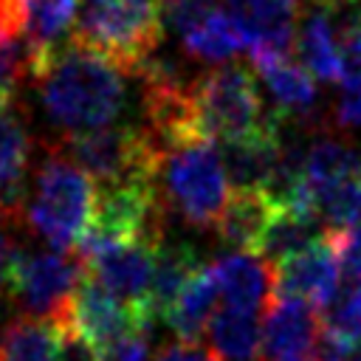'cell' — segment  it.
Segmentation results:
<instances>
[{
	"label": "cell",
	"instance_id": "obj_1",
	"mask_svg": "<svg viewBox=\"0 0 361 361\" xmlns=\"http://www.w3.org/2000/svg\"><path fill=\"white\" fill-rule=\"evenodd\" d=\"M127 71L113 56L71 37L37 65L31 76L37 79L39 99L68 135L90 133L113 124L127 104Z\"/></svg>",
	"mask_w": 361,
	"mask_h": 361
},
{
	"label": "cell",
	"instance_id": "obj_2",
	"mask_svg": "<svg viewBox=\"0 0 361 361\" xmlns=\"http://www.w3.org/2000/svg\"><path fill=\"white\" fill-rule=\"evenodd\" d=\"M158 186L164 203L195 228H217L231 197L223 152L214 147V138L161 144Z\"/></svg>",
	"mask_w": 361,
	"mask_h": 361
},
{
	"label": "cell",
	"instance_id": "obj_3",
	"mask_svg": "<svg viewBox=\"0 0 361 361\" xmlns=\"http://www.w3.org/2000/svg\"><path fill=\"white\" fill-rule=\"evenodd\" d=\"M96 206V180L62 149H54L34 180L25 206L28 226L54 248H79Z\"/></svg>",
	"mask_w": 361,
	"mask_h": 361
},
{
	"label": "cell",
	"instance_id": "obj_4",
	"mask_svg": "<svg viewBox=\"0 0 361 361\" xmlns=\"http://www.w3.org/2000/svg\"><path fill=\"white\" fill-rule=\"evenodd\" d=\"M161 34L164 11L158 0H79L71 37L138 73L152 59Z\"/></svg>",
	"mask_w": 361,
	"mask_h": 361
},
{
	"label": "cell",
	"instance_id": "obj_5",
	"mask_svg": "<svg viewBox=\"0 0 361 361\" xmlns=\"http://www.w3.org/2000/svg\"><path fill=\"white\" fill-rule=\"evenodd\" d=\"M192 104L200 130L209 138L237 141L268 127H276V116L265 113L257 82L248 68L226 65L214 68L192 82Z\"/></svg>",
	"mask_w": 361,
	"mask_h": 361
},
{
	"label": "cell",
	"instance_id": "obj_6",
	"mask_svg": "<svg viewBox=\"0 0 361 361\" xmlns=\"http://www.w3.org/2000/svg\"><path fill=\"white\" fill-rule=\"evenodd\" d=\"M65 152L96 180V186L158 180L161 144L149 130L133 124H107L90 133L68 135Z\"/></svg>",
	"mask_w": 361,
	"mask_h": 361
},
{
	"label": "cell",
	"instance_id": "obj_7",
	"mask_svg": "<svg viewBox=\"0 0 361 361\" xmlns=\"http://www.w3.org/2000/svg\"><path fill=\"white\" fill-rule=\"evenodd\" d=\"M85 279V262L73 259L62 248L20 251L14 248L8 262V288L31 316L62 322L73 302L79 282Z\"/></svg>",
	"mask_w": 361,
	"mask_h": 361
},
{
	"label": "cell",
	"instance_id": "obj_8",
	"mask_svg": "<svg viewBox=\"0 0 361 361\" xmlns=\"http://www.w3.org/2000/svg\"><path fill=\"white\" fill-rule=\"evenodd\" d=\"M161 240H124V243H107L99 248L85 251V274L96 279L107 293H113L127 307L158 319L152 313V276H155V257H158Z\"/></svg>",
	"mask_w": 361,
	"mask_h": 361
},
{
	"label": "cell",
	"instance_id": "obj_9",
	"mask_svg": "<svg viewBox=\"0 0 361 361\" xmlns=\"http://www.w3.org/2000/svg\"><path fill=\"white\" fill-rule=\"evenodd\" d=\"M322 313L296 296H274L262 319V361H319Z\"/></svg>",
	"mask_w": 361,
	"mask_h": 361
},
{
	"label": "cell",
	"instance_id": "obj_10",
	"mask_svg": "<svg viewBox=\"0 0 361 361\" xmlns=\"http://www.w3.org/2000/svg\"><path fill=\"white\" fill-rule=\"evenodd\" d=\"M274 279L276 296L305 299L322 313L341 290V262L336 257L330 234L274 265Z\"/></svg>",
	"mask_w": 361,
	"mask_h": 361
},
{
	"label": "cell",
	"instance_id": "obj_11",
	"mask_svg": "<svg viewBox=\"0 0 361 361\" xmlns=\"http://www.w3.org/2000/svg\"><path fill=\"white\" fill-rule=\"evenodd\" d=\"M99 353V358L113 347V341L135 322V319H149L133 307H127L124 302H118L113 293H107L96 279H90L85 274V279L79 282L73 302L68 307L65 316ZM155 322V319H152Z\"/></svg>",
	"mask_w": 361,
	"mask_h": 361
},
{
	"label": "cell",
	"instance_id": "obj_12",
	"mask_svg": "<svg viewBox=\"0 0 361 361\" xmlns=\"http://www.w3.org/2000/svg\"><path fill=\"white\" fill-rule=\"evenodd\" d=\"M245 37L254 56L290 54L296 45V6L293 0H223Z\"/></svg>",
	"mask_w": 361,
	"mask_h": 361
},
{
	"label": "cell",
	"instance_id": "obj_13",
	"mask_svg": "<svg viewBox=\"0 0 361 361\" xmlns=\"http://www.w3.org/2000/svg\"><path fill=\"white\" fill-rule=\"evenodd\" d=\"M212 276L217 282L220 299L228 307H243L259 313L276 296L274 265L257 257L254 251H231L217 257L212 265Z\"/></svg>",
	"mask_w": 361,
	"mask_h": 361
},
{
	"label": "cell",
	"instance_id": "obj_14",
	"mask_svg": "<svg viewBox=\"0 0 361 361\" xmlns=\"http://www.w3.org/2000/svg\"><path fill=\"white\" fill-rule=\"evenodd\" d=\"M223 144L226 147L220 152H223L231 192H265L282 155L279 124L262 133H254L248 138L223 141Z\"/></svg>",
	"mask_w": 361,
	"mask_h": 361
},
{
	"label": "cell",
	"instance_id": "obj_15",
	"mask_svg": "<svg viewBox=\"0 0 361 361\" xmlns=\"http://www.w3.org/2000/svg\"><path fill=\"white\" fill-rule=\"evenodd\" d=\"M262 85L268 87L276 116H290V118H305L313 113L319 90L313 82V73L293 62L290 54H268V56H254L251 59Z\"/></svg>",
	"mask_w": 361,
	"mask_h": 361
},
{
	"label": "cell",
	"instance_id": "obj_16",
	"mask_svg": "<svg viewBox=\"0 0 361 361\" xmlns=\"http://www.w3.org/2000/svg\"><path fill=\"white\" fill-rule=\"evenodd\" d=\"M76 17L79 0H17V23L28 48V65H37L42 56L59 48L65 34L76 28Z\"/></svg>",
	"mask_w": 361,
	"mask_h": 361
},
{
	"label": "cell",
	"instance_id": "obj_17",
	"mask_svg": "<svg viewBox=\"0 0 361 361\" xmlns=\"http://www.w3.org/2000/svg\"><path fill=\"white\" fill-rule=\"evenodd\" d=\"M296 51L302 65L319 82H341L344 62H341V37L338 25L330 11H310L299 31H296Z\"/></svg>",
	"mask_w": 361,
	"mask_h": 361
},
{
	"label": "cell",
	"instance_id": "obj_18",
	"mask_svg": "<svg viewBox=\"0 0 361 361\" xmlns=\"http://www.w3.org/2000/svg\"><path fill=\"white\" fill-rule=\"evenodd\" d=\"M28 152H31V141L25 124L11 110V104L0 107V214L3 217H11L23 203Z\"/></svg>",
	"mask_w": 361,
	"mask_h": 361
},
{
	"label": "cell",
	"instance_id": "obj_19",
	"mask_svg": "<svg viewBox=\"0 0 361 361\" xmlns=\"http://www.w3.org/2000/svg\"><path fill=\"white\" fill-rule=\"evenodd\" d=\"M322 237H327V231L316 217L302 214L290 206H274L254 254L271 265H279L282 259L305 251L307 245L319 243Z\"/></svg>",
	"mask_w": 361,
	"mask_h": 361
},
{
	"label": "cell",
	"instance_id": "obj_20",
	"mask_svg": "<svg viewBox=\"0 0 361 361\" xmlns=\"http://www.w3.org/2000/svg\"><path fill=\"white\" fill-rule=\"evenodd\" d=\"M209 350L217 361H262V327L257 313L223 305L209 324Z\"/></svg>",
	"mask_w": 361,
	"mask_h": 361
},
{
	"label": "cell",
	"instance_id": "obj_21",
	"mask_svg": "<svg viewBox=\"0 0 361 361\" xmlns=\"http://www.w3.org/2000/svg\"><path fill=\"white\" fill-rule=\"evenodd\" d=\"M217 282L212 276V268L203 265L195 279L183 288V293L172 302V307L164 313L166 324L180 341H197L203 333H209V324L217 313Z\"/></svg>",
	"mask_w": 361,
	"mask_h": 361
},
{
	"label": "cell",
	"instance_id": "obj_22",
	"mask_svg": "<svg viewBox=\"0 0 361 361\" xmlns=\"http://www.w3.org/2000/svg\"><path fill=\"white\" fill-rule=\"evenodd\" d=\"M274 203L262 192H231L228 206L217 223V234L234 251H257V243L268 226Z\"/></svg>",
	"mask_w": 361,
	"mask_h": 361
},
{
	"label": "cell",
	"instance_id": "obj_23",
	"mask_svg": "<svg viewBox=\"0 0 361 361\" xmlns=\"http://www.w3.org/2000/svg\"><path fill=\"white\" fill-rule=\"evenodd\" d=\"M203 268L197 251L186 243H175V245H164L158 248L155 257V276H152V313L164 316L172 302L183 293V288L195 279V274Z\"/></svg>",
	"mask_w": 361,
	"mask_h": 361
},
{
	"label": "cell",
	"instance_id": "obj_24",
	"mask_svg": "<svg viewBox=\"0 0 361 361\" xmlns=\"http://www.w3.org/2000/svg\"><path fill=\"white\" fill-rule=\"evenodd\" d=\"M183 48L206 62H226L245 48V37L228 11H212L192 31L183 34Z\"/></svg>",
	"mask_w": 361,
	"mask_h": 361
},
{
	"label": "cell",
	"instance_id": "obj_25",
	"mask_svg": "<svg viewBox=\"0 0 361 361\" xmlns=\"http://www.w3.org/2000/svg\"><path fill=\"white\" fill-rule=\"evenodd\" d=\"M56 327L48 319L23 316L8 322L0 336V361H54Z\"/></svg>",
	"mask_w": 361,
	"mask_h": 361
},
{
	"label": "cell",
	"instance_id": "obj_26",
	"mask_svg": "<svg viewBox=\"0 0 361 361\" xmlns=\"http://www.w3.org/2000/svg\"><path fill=\"white\" fill-rule=\"evenodd\" d=\"M319 223L324 226V231H341L353 223L361 220V166L355 172H350L344 180H338L322 200L316 209Z\"/></svg>",
	"mask_w": 361,
	"mask_h": 361
},
{
	"label": "cell",
	"instance_id": "obj_27",
	"mask_svg": "<svg viewBox=\"0 0 361 361\" xmlns=\"http://www.w3.org/2000/svg\"><path fill=\"white\" fill-rule=\"evenodd\" d=\"M324 333L341 341H361V279H350L347 288L322 310Z\"/></svg>",
	"mask_w": 361,
	"mask_h": 361
},
{
	"label": "cell",
	"instance_id": "obj_28",
	"mask_svg": "<svg viewBox=\"0 0 361 361\" xmlns=\"http://www.w3.org/2000/svg\"><path fill=\"white\" fill-rule=\"evenodd\" d=\"M25 68H31L25 39L20 37V31L0 25V107L11 104Z\"/></svg>",
	"mask_w": 361,
	"mask_h": 361
},
{
	"label": "cell",
	"instance_id": "obj_29",
	"mask_svg": "<svg viewBox=\"0 0 361 361\" xmlns=\"http://www.w3.org/2000/svg\"><path fill=\"white\" fill-rule=\"evenodd\" d=\"M149 330L152 319H135L102 355V361H149Z\"/></svg>",
	"mask_w": 361,
	"mask_h": 361
},
{
	"label": "cell",
	"instance_id": "obj_30",
	"mask_svg": "<svg viewBox=\"0 0 361 361\" xmlns=\"http://www.w3.org/2000/svg\"><path fill=\"white\" fill-rule=\"evenodd\" d=\"M158 3L164 11V23H169L178 34H186L214 11L217 0H158Z\"/></svg>",
	"mask_w": 361,
	"mask_h": 361
},
{
	"label": "cell",
	"instance_id": "obj_31",
	"mask_svg": "<svg viewBox=\"0 0 361 361\" xmlns=\"http://www.w3.org/2000/svg\"><path fill=\"white\" fill-rule=\"evenodd\" d=\"M330 243L341 262V274L347 279H361V220L341 231H330Z\"/></svg>",
	"mask_w": 361,
	"mask_h": 361
},
{
	"label": "cell",
	"instance_id": "obj_32",
	"mask_svg": "<svg viewBox=\"0 0 361 361\" xmlns=\"http://www.w3.org/2000/svg\"><path fill=\"white\" fill-rule=\"evenodd\" d=\"M56 327V358L54 361H102L93 344L68 322H54Z\"/></svg>",
	"mask_w": 361,
	"mask_h": 361
},
{
	"label": "cell",
	"instance_id": "obj_33",
	"mask_svg": "<svg viewBox=\"0 0 361 361\" xmlns=\"http://www.w3.org/2000/svg\"><path fill=\"white\" fill-rule=\"evenodd\" d=\"M338 121L344 127H361V82H350L338 99Z\"/></svg>",
	"mask_w": 361,
	"mask_h": 361
},
{
	"label": "cell",
	"instance_id": "obj_34",
	"mask_svg": "<svg viewBox=\"0 0 361 361\" xmlns=\"http://www.w3.org/2000/svg\"><path fill=\"white\" fill-rule=\"evenodd\" d=\"M155 361H217V355L212 350L197 347V341H178L164 347Z\"/></svg>",
	"mask_w": 361,
	"mask_h": 361
},
{
	"label": "cell",
	"instance_id": "obj_35",
	"mask_svg": "<svg viewBox=\"0 0 361 361\" xmlns=\"http://www.w3.org/2000/svg\"><path fill=\"white\" fill-rule=\"evenodd\" d=\"M3 220H8V217L0 214V288H3V282H8V262H11V254H14V245H11V240L3 228Z\"/></svg>",
	"mask_w": 361,
	"mask_h": 361
},
{
	"label": "cell",
	"instance_id": "obj_36",
	"mask_svg": "<svg viewBox=\"0 0 361 361\" xmlns=\"http://www.w3.org/2000/svg\"><path fill=\"white\" fill-rule=\"evenodd\" d=\"M296 8H307V11H333L336 6H341V0H293Z\"/></svg>",
	"mask_w": 361,
	"mask_h": 361
}]
</instances>
